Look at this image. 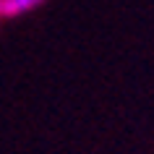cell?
<instances>
[{
	"mask_svg": "<svg viewBox=\"0 0 154 154\" xmlns=\"http://www.w3.org/2000/svg\"><path fill=\"white\" fill-rule=\"evenodd\" d=\"M45 0H3V16L8 18H16V16H24L29 11L39 8Z\"/></svg>",
	"mask_w": 154,
	"mask_h": 154,
	"instance_id": "obj_1",
	"label": "cell"
},
{
	"mask_svg": "<svg viewBox=\"0 0 154 154\" xmlns=\"http://www.w3.org/2000/svg\"><path fill=\"white\" fill-rule=\"evenodd\" d=\"M0 16H3V0H0Z\"/></svg>",
	"mask_w": 154,
	"mask_h": 154,
	"instance_id": "obj_2",
	"label": "cell"
}]
</instances>
